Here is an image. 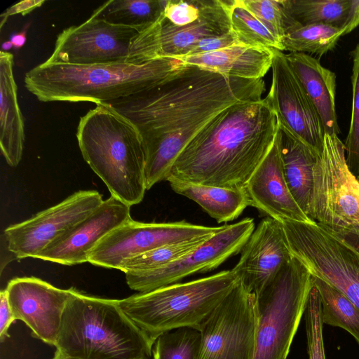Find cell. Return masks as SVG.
Listing matches in <instances>:
<instances>
[{
  "mask_svg": "<svg viewBox=\"0 0 359 359\" xmlns=\"http://www.w3.org/2000/svg\"><path fill=\"white\" fill-rule=\"evenodd\" d=\"M309 217L336 235L359 236V182L349 170L344 143L325 133L313 168Z\"/></svg>",
  "mask_w": 359,
  "mask_h": 359,
  "instance_id": "ba28073f",
  "label": "cell"
},
{
  "mask_svg": "<svg viewBox=\"0 0 359 359\" xmlns=\"http://www.w3.org/2000/svg\"><path fill=\"white\" fill-rule=\"evenodd\" d=\"M257 325L256 294L239 281L198 327L197 359H255Z\"/></svg>",
  "mask_w": 359,
  "mask_h": 359,
  "instance_id": "30bf717a",
  "label": "cell"
},
{
  "mask_svg": "<svg viewBox=\"0 0 359 359\" xmlns=\"http://www.w3.org/2000/svg\"><path fill=\"white\" fill-rule=\"evenodd\" d=\"M201 346L200 331L181 327L160 335L152 347L153 359H197Z\"/></svg>",
  "mask_w": 359,
  "mask_h": 359,
  "instance_id": "4dcf8cb0",
  "label": "cell"
},
{
  "mask_svg": "<svg viewBox=\"0 0 359 359\" xmlns=\"http://www.w3.org/2000/svg\"><path fill=\"white\" fill-rule=\"evenodd\" d=\"M305 316L309 359H325L320 294L315 285L309 294Z\"/></svg>",
  "mask_w": 359,
  "mask_h": 359,
  "instance_id": "e575fe53",
  "label": "cell"
},
{
  "mask_svg": "<svg viewBox=\"0 0 359 359\" xmlns=\"http://www.w3.org/2000/svg\"><path fill=\"white\" fill-rule=\"evenodd\" d=\"M272 81L267 95L279 123L294 137L320 154L324 128L313 104L283 51L273 49Z\"/></svg>",
  "mask_w": 359,
  "mask_h": 359,
  "instance_id": "9a60e30c",
  "label": "cell"
},
{
  "mask_svg": "<svg viewBox=\"0 0 359 359\" xmlns=\"http://www.w3.org/2000/svg\"><path fill=\"white\" fill-rule=\"evenodd\" d=\"M13 47L12 42L9 41H4L1 45V49L3 51L8 52Z\"/></svg>",
  "mask_w": 359,
  "mask_h": 359,
  "instance_id": "b9f144b4",
  "label": "cell"
},
{
  "mask_svg": "<svg viewBox=\"0 0 359 359\" xmlns=\"http://www.w3.org/2000/svg\"><path fill=\"white\" fill-rule=\"evenodd\" d=\"M238 43L233 31L222 36L206 37L196 43L186 56L217 50Z\"/></svg>",
  "mask_w": 359,
  "mask_h": 359,
  "instance_id": "8d00e7d4",
  "label": "cell"
},
{
  "mask_svg": "<svg viewBox=\"0 0 359 359\" xmlns=\"http://www.w3.org/2000/svg\"><path fill=\"white\" fill-rule=\"evenodd\" d=\"M232 4L233 0H202L198 18L184 26L172 24L163 15L159 29L161 57L186 56L201 39L231 32Z\"/></svg>",
  "mask_w": 359,
  "mask_h": 359,
  "instance_id": "ffe728a7",
  "label": "cell"
},
{
  "mask_svg": "<svg viewBox=\"0 0 359 359\" xmlns=\"http://www.w3.org/2000/svg\"><path fill=\"white\" fill-rule=\"evenodd\" d=\"M186 221L144 223L131 217L103 237L91 250L88 262L120 269L129 259L171 244L207 241L224 228Z\"/></svg>",
  "mask_w": 359,
  "mask_h": 359,
  "instance_id": "8fae6325",
  "label": "cell"
},
{
  "mask_svg": "<svg viewBox=\"0 0 359 359\" xmlns=\"http://www.w3.org/2000/svg\"><path fill=\"white\" fill-rule=\"evenodd\" d=\"M289 14L301 25L325 24L346 27L353 0H283Z\"/></svg>",
  "mask_w": 359,
  "mask_h": 359,
  "instance_id": "4316f807",
  "label": "cell"
},
{
  "mask_svg": "<svg viewBox=\"0 0 359 359\" xmlns=\"http://www.w3.org/2000/svg\"><path fill=\"white\" fill-rule=\"evenodd\" d=\"M273 49L236 43L212 52L177 59L183 65L198 66L228 76L260 79L271 67Z\"/></svg>",
  "mask_w": 359,
  "mask_h": 359,
  "instance_id": "44dd1931",
  "label": "cell"
},
{
  "mask_svg": "<svg viewBox=\"0 0 359 359\" xmlns=\"http://www.w3.org/2000/svg\"><path fill=\"white\" fill-rule=\"evenodd\" d=\"M239 281L232 269L224 270L207 277L139 292L118 299V304L154 343L160 335L175 329L198 330Z\"/></svg>",
  "mask_w": 359,
  "mask_h": 359,
  "instance_id": "8992f818",
  "label": "cell"
},
{
  "mask_svg": "<svg viewBox=\"0 0 359 359\" xmlns=\"http://www.w3.org/2000/svg\"><path fill=\"white\" fill-rule=\"evenodd\" d=\"M104 201L95 190H81L29 219L7 227L5 247L15 259L37 258L50 244L85 219Z\"/></svg>",
  "mask_w": 359,
  "mask_h": 359,
  "instance_id": "4fadbf2b",
  "label": "cell"
},
{
  "mask_svg": "<svg viewBox=\"0 0 359 359\" xmlns=\"http://www.w3.org/2000/svg\"><path fill=\"white\" fill-rule=\"evenodd\" d=\"M263 79L225 76L182 65L159 85L111 102L139 129L144 151L147 190L167 180L187 144L222 111L262 99Z\"/></svg>",
  "mask_w": 359,
  "mask_h": 359,
  "instance_id": "6da1fadb",
  "label": "cell"
},
{
  "mask_svg": "<svg viewBox=\"0 0 359 359\" xmlns=\"http://www.w3.org/2000/svg\"><path fill=\"white\" fill-rule=\"evenodd\" d=\"M6 290L15 320L24 322L35 337L55 346L74 288L64 290L36 277H18L11 280Z\"/></svg>",
  "mask_w": 359,
  "mask_h": 359,
  "instance_id": "2e32d148",
  "label": "cell"
},
{
  "mask_svg": "<svg viewBox=\"0 0 359 359\" xmlns=\"http://www.w3.org/2000/svg\"><path fill=\"white\" fill-rule=\"evenodd\" d=\"M278 137L287 184L296 203L309 217L313 185V168L320 154L280 125Z\"/></svg>",
  "mask_w": 359,
  "mask_h": 359,
  "instance_id": "cb8c5ba5",
  "label": "cell"
},
{
  "mask_svg": "<svg viewBox=\"0 0 359 359\" xmlns=\"http://www.w3.org/2000/svg\"><path fill=\"white\" fill-rule=\"evenodd\" d=\"M45 1L42 0H25L21 1L8 8L1 15V25L6 22L7 18L12 15L20 13L22 15H27L38 7H40Z\"/></svg>",
  "mask_w": 359,
  "mask_h": 359,
  "instance_id": "f35d334b",
  "label": "cell"
},
{
  "mask_svg": "<svg viewBox=\"0 0 359 359\" xmlns=\"http://www.w3.org/2000/svg\"><path fill=\"white\" fill-rule=\"evenodd\" d=\"M76 139L83 159L111 196L132 206L147 190L143 140L137 127L110 104L80 117Z\"/></svg>",
  "mask_w": 359,
  "mask_h": 359,
  "instance_id": "277c9868",
  "label": "cell"
},
{
  "mask_svg": "<svg viewBox=\"0 0 359 359\" xmlns=\"http://www.w3.org/2000/svg\"><path fill=\"white\" fill-rule=\"evenodd\" d=\"M244 187L251 206L266 217L280 222L284 220L315 222L302 210L288 188L283 172L278 133L270 151Z\"/></svg>",
  "mask_w": 359,
  "mask_h": 359,
  "instance_id": "d6986e66",
  "label": "cell"
},
{
  "mask_svg": "<svg viewBox=\"0 0 359 359\" xmlns=\"http://www.w3.org/2000/svg\"><path fill=\"white\" fill-rule=\"evenodd\" d=\"M348 34L346 27L325 24L300 25L282 39L284 50L313 54L321 57L336 45L340 36Z\"/></svg>",
  "mask_w": 359,
  "mask_h": 359,
  "instance_id": "f1b7e54d",
  "label": "cell"
},
{
  "mask_svg": "<svg viewBox=\"0 0 359 359\" xmlns=\"http://www.w3.org/2000/svg\"><path fill=\"white\" fill-rule=\"evenodd\" d=\"M140 32L90 16L57 36L53 51L46 61L74 65L128 62Z\"/></svg>",
  "mask_w": 359,
  "mask_h": 359,
  "instance_id": "5bb4252c",
  "label": "cell"
},
{
  "mask_svg": "<svg viewBox=\"0 0 359 359\" xmlns=\"http://www.w3.org/2000/svg\"><path fill=\"white\" fill-rule=\"evenodd\" d=\"M52 359H76L69 356L62 354L57 351H55L54 357Z\"/></svg>",
  "mask_w": 359,
  "mask_h": 359,
  "instance_id": "7bdbcfd3",
  "label": "cell"
},
{
  "mask_svg": "<svg viewBox=\"0 0 359 359\" xmlns=\"http://www.w3.org/2000/svg\"><path fill=\"white\" fill-rule=\"evenodd\" d=\"M13 55L0 52V147L11 167L20 162L25 142V126L19 107L13 70Z\"/></svg>",
  "mask_w": 359,
  "mask_h": 359,
  "instance_id": "603a6c76",
  "label": "cell"
},
{
  "mask_svg": "<svg viewBox=\"0 0 359 359\" xmlns=\"http://www.w3.org/2000/svg\"><path fill=\"white\" fill-rule=\"evenodd\" d=\"M285 56L316 107L325 133L338 135L340 130L335 108L336 74L311 55L289 53Z\"/></svg>",
  "mask_w": 359,
  "mask_h": 359,
  "instance_id": "7402d4cb",
  "label": "cell"
},
{
  "mask_svg": "<svg viewBox=\"0 0 359 359\" xmlns=\"http://www.w3.org/2000/svg\"><path fill=\"white\" fill-rule=\"evenodd\" d=\"M175 57L144 63L74 65L46 60L28 71L25 88L41 102L110 103L148 90L182 65Z\"/></svg>",
  "mask_w": 359,
  "mask_h": 359,
  "instance_id": "3957f363",
  "label": "cell"
},
{
  "mask_svg": "<svg viewBox=\"0 0 359 359\" xmlns=\"http://www.w3.org/2000/svg\"><path fill=\"white\" fill-rule=\"evenodd\" d=\"M0 339L3 341L8 337V328L15 320L6 289L0 292Z\"/></svg>",
  "mask_w": 359,
  "mask_h": 359,
  "instance_id": "74e56055",
  "label": "cell"
},
{
  "mask_svg": "<svg viewBox=\"0 0 359 359\" xmlns=\"http://www.w3.org/2000/svg\"><path fill=\"white\" fill-rule=\"evenodd\" d=\"M352 111L349 130L344 143L346 162L351 172L359 176V43L352 51Z\"/></svg>",
  "mask_w": 359,
  "mask_h": 359,
  "instance_id": "836d02e7",
  "label": "cell"
},
{
  "mask_svg": "<svg viewBox=\"0 0 359 359\" xmlns=\"http://www.w3.org/2000/svg\"><path fill=\"white\" fill-rule=\"evenodd\" d=\"M281 223L292 255L359 309V252L316 222Z\"/></svg>",
  "mask_w": 359,
  "mask_h": 359,
  "instance_id": "9c48e42d",
  "label": "cell"
},
{
  "mask_svg": "<svg viewBox=\"0 0 359 359\" xmlns=\"http://www.w3.org/2000/svg\"><path fill=\"white\" fill-rule=\"evenodd\" d=\"M154 343L124 313L118 299L75 289L65 308L55 346L76 359H150Z\"/></svg>",
  "mask_w": 359,
  "mask_h": 359,
  "instance_id": "5b68a950",
  "label": "cell"
},
{
  "mask_svg": "<svg viewBox=\"0 0 359 359\" xmlns=\"http://www.w3.org/2000/svg\"><path fill=\"white\" fill-rule=\"evenodd\" d=\"M29 25L27 24L22 30H21L20 32L13 34L10 37V41L12 42L14 49L19 50L20 48H22L27 39V31L28 29Z\"/></svg>",
  "mask_w": 359,
  "mask_h": 359,
  "instance_id": "ab89813d",
  "label": "cell"
},
{
  "mask_svg": "<svg viewBox=\"0 0 359 359\" xmlns=\"http://www.w3.org/2000/svg\"><path fill=\"white\" fill-rule=\"evenodd\" d=\"M279 128L267 97L233 104L187 144L170 176L191 183L244 187L272 147Z\"/></svg>",
  "mask_w": 359,
  "mask_h": 359,
  "instance_id": "7a4b0ae2",
  "label": "cell"
},
{
  "mask_svg": "<svg viewBox=\"0 0 359 359\" xmlns=\"http://www.w3.org/2000/svg\"><path fill=\"white\" fill-rule=\"evenodd\" d=\"M231 22L238 43L284 50L280 39L252 14L241 0H233Z\"/></svg>",
  "mask_w": 359,
  "mask_h": 359,
  "instance_id": "f546056e",
  "label": "cell"
},
{
  "mask_svg": "<svg viewBox=\"0 0 359 359\" xmlns=\"http://www.w3.org/2000/svg\"><path fill=\"white\" fill-rule=\"evenodd\" d=\"M292 257L282 223L266 217L243 245L232 270L243 285L257 295Z\"/></svg>",
  "mask_w": 359,
  "mask_h": 359,
  "instance_id": "e0dca14e",
  "label": "cell"
},
{
  "mask_svg": "<svg viewBox=\"0 0 359 359\" xmlns=\"http://www.w3.org/2000/svg\"><path fill=\"white\" fill-rule=\"evenodd\" d=\"M320 300L323 323L339 327L359 344V309L339 290L314 276Z\"/></svg>",
  "mask_w": 359,
  "mask_h": 359,
  "instance_id": "83f0119b",
  "label": "cell"
},
{
  "mask_svg": "<svg viewBox=\"0 0 359 359\" xmlns=\"http://www.w3.org/2000/svg\"><path fill=\"white\" fill-rule=\"evenodd\" d=\"M202 0H167L163 15L176 26H184L196 20L201 13Z\"/></svg>",
  "mask_w": 359,
  "mask_h": 359,
  "instance_id": "d590c367",
  "label": "cell"
},
{
  "mask_svg": "<svg viewBox=\"0 0 359 359\" xmlns=\"http://www.w3.org/2000/svg\"><path fill=\"white\" fill-rule=\"evenodd\" d=\"M171 189L198 203L218 223L237 219L251 206L245 187L229 188L182 181L173 176L167 180Z\"/></svg>",
  "mask_w": 359,
  "mask_h": 359,
  "instance_id": "d4e9b609",
  "label": "cell"
},
{
  "mask_svg": "<svg viewBox=\"0 0 359 359\" xmlns=\"http://www.w3.org/2000/svg\"><path fill=\"white\" fill-rule=\"evenodd\" d=\"M243 5L282 41L300 26L286 10L283 0H241Z\"/></svg>",
  "mask_w": 359,
  "mask_h": 359,
  "instance_id": "d6a6232c",
  "label": "cell"
},
{
  "mask_svg": "<svg viewBox=\"0 0 359 359\" xmlns=\"http://www.w3.org/2000/svg\"><path fill=\"white\" fill-rule=\"evenodd\" d=\"M205 241H197L171 244L154 249L129 259L119 270L125 273L151 271L179 259Z\"/></svg>",
  "mask_w": 359,
  "mask_h": 359,
  "instance_id": "1f68e13d",
  "label": "cell"
},
{
  "mask_svg": "<svg viewBox=\"0 0 359 359\" xmlns=\"http://www.w3.org/2000/svg\"><path fill=\"white\" fill-rule=\"evenodd\" d=\"M166 1L110 0L94 10L91 16L141 31L162 17Z\"/></svg>",
  "mask_w": 359,
  "mask_h": 359,
  "instance_id": "484cf974",
  "label": "cell"
},
{
  "mask_svg": "<svg viewBox=\"0 0 359 359\" xmlns=\"http://www.w3.org/2000/svg\"><path fill=\"white\" fill-rule=\"evenodd\" d=\"M255 228L254 219L250 217L225 225L194 250L172 263L151 271L125 273L126 283L131 290L147 292L192 274L213 271L241 252Z\"/></svg>",
  "mask_w": 359,
  "mask_h": 359,
  "instance_id": "7c38bea8",
  "label": "cell"
},
{
  "mask_svg": "<svg viewBox=\"0 0 359 359\" xmlns=\"http://www.w3.org/2000/svg\"><path fill=\"white\" fill-rule=\"evenodd\" d=\"M130 217V206L111 195L91 214L50 244L37 258L68 266L87 262L97 243Z\"/></svg>",
  "mask_w": 359,
  "mask_h": 359,
  "instance_id": "ac0fdd59",
  "label": "cell"
},
{
  "mask_svg": "<svg viewBox=\"0 0 359 359\" xmlns=\"http://www.w3.org/2000/svg\"><path fill=\"white\" fill-rule=\"evenodd\" d=\"M313 285L314 276L292 255L256 295L255 359L287 358Z\"/></svg>",
  "mask_w": 359,
  "mask_h": 359,
  "instance_id": "52a82bcc",
  "label": "cell"
},
{
  "mask_svg": "<svg viewBox=\"0 0 359 359\" xmlns=\"http://www.w3.org/2000/svg\"><path fill=\"white\" fill-rule=\"evenodd\" d=\"M330 232V231H329ZM335 236L341 238L346 242L348 245L354 248L355 250L359 252V236L353 233H345L341 235H336L332 233Z\"/></svg>",
  "mask_w": 359,
  "mask_h": 359,
  "instance_id": "60d3db41",
  "label": "cell"
},
{
  "mask_svg": "<svg viewBox=\"0 0 359 359\" xmlns=\"http://www.w3.org/2000/svg\"><path fill=\"white\" fill-rule=\"evenodd\" d=\"M356 178H357L358 182H359V176H358Z\"/></svg>",
  "mask_w": 359,
  "mask_h": 359,
  "instance_id": "ee69618b",
  "label": "cell"
}]
</instances>
